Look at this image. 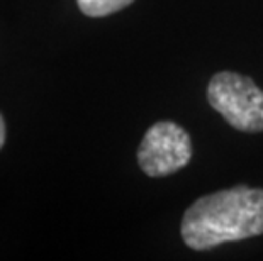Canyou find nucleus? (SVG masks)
I'll return each instance as SVG.
<instances>
[{
  "label": "nucleus",
  "instance_id": "nucleus-1",
  "mask_svg": "<svg viewBox=\"0 0 263 261\" xmlns=\"http://www.w3.org/2000/svg\"><path fill=\"white\" fill-rule=\"evenodd\" d=\"M180 232L195 251L263 234V188L236 185L197 198L183 214Z\"/></svg>",
  "mask_w": 263,
  "mask_h": 261
},
{
  "label": "nucleus",
  "instance_id": "nucleus-2",
  "mask_svg": "<svg viewBox=\"0 0 263 261\" xmlns=\"http://www.w3.org/2000/svg\"><path fill=\"white\" fill-rule=\"evenodd\" d=\"M207 101L234 129L263 131V90L256 83L233 71H221L207 85Z\"/></svg>",
  "mask_w": 263,
  "mask_h": 261
},
{
  "label": "nucleus",
  "instance_id": "nucleus-3",
  "mask_svg": "<svg viewBox=\"0 0 263 261\" xmlns=\"http://www.w3.org/2000/svg\"><path fill=\"white\" fill-rule=\"evenodd\" d=\"M192 158L187 131L172 121H160L144 134L138 149V163L148 176L173 175Z\"/></svg>",
  "mask_w": 263,
  "mask_h": 261
},
{
  "label": "nucleus",
  "instance_id": "nucleus-4",
  "mask_svg": "<svg viewBox=\"0 0 263 261\" xmlns=\"http://www.w3.org/2000/svg\"><path fill=\"white\" fill-rule=\"evenodd\" d=\"M133 0H77L78 9L88 17H105L127 7Z\"/></svg>",
  "mask_w": 263,
  "mask_h": 261
},
{
  "label": "nucleus",
  "instance_id": "nucleus-5",
  "mask_svg": "<svg viewBox=\"0 0 263 261\" xmlns=\"http://www.w3.org/2000/svg\"><path fill=\"white\" fill-rule=\"evenodd\" d=\"M4 141H5V124H4L2 115H0V148L4 146Z\"/></svg>",
  "mask_w": 263,
  "mask_h": 261
}]
</instances>
